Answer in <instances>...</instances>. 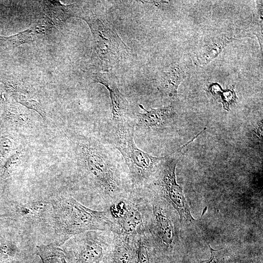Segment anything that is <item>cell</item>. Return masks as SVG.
I'll use <instances>...</instances> for the list:
<instances>
[{
	"label": "cell",
	"instance_id": "6da1fadb",
	"mask_svg": "<svg viewBox=\"0 0 263 263\" xmlns=\"http://www.w3.org/2000/svg\"><path fill=\"white\" fill-rule=\"evenodd\" d=\"M83 144L81 154L96 198L103 210L125 199L132 191L128 171L118 161L113 149L103 141Z\"/></svg>",
	"mask_w": 263,
	"mask_h": 263
},
{
	"label": "cell",
	"instance_id": "7a4b0ae2",
	"mask_svg": "<svg viewBox=\"0 0 263 263\" xmlns=\"http://www.w3.org/2000/svg\"><path fill=\"white\" fill-rule=\"evenodd\" d=\"M54 226L64 243L71 237L88 231H118V226L109 209L95 210L71 196H62L53 204Z\"/></svg>",
	"mask_w": 263,
	"mask_h": 263
},
{
	"label": "cell",
	"instance_id": "3957f363",
	"mask_svg": "<svg viewBox=\"0 0 263 263\" xmlns=\"http://www.w3.org/2000/svg\"><path fill=\"white\" fill-rule=\"evenodd\" d=\"M111 130V140L124 158L132 190L144 188L150 182L165 156H153L136 145L132 121L113 122Z\"/></svg>",
	"mask_w": 263,
	"mask_h": 263
},
{
	"label": "cell",
	"instance_id": "277c9868",
	"mask_svg": "<svg viewBox=\"0 0 263 263\" xmlns=\"http://www.w3.org/2000/svg\"><path fill=\"white\" fill-rule=\"evenodd\" d=\"M79 18L84 20L90 28L94 51L102 66L113 67L128 55V47L104 16L92 15Z\"/></svg>",
	"mask_w": 263,
	"mask_h": 263
},
{
	"label": "cell",
	"instance_id": "5b68a950",
	"mask_svg": "<svg viewBox=\"0 0 263 263\" xmlns=\"http://www.w3.org/2000/svg\"><path fill=\"white\" fill-rule=\"evenodd\" d=\"M178 160L176 156H166L146 188L157 191L177 211L181 221L192 222L195 220L190 212L183 187L176 181L175 169Z\"/></svg>",
	"mask_w": 263,
	"mask_h": 263
},
{
	"label": "cell",
	"instance_id": "8992f818",
	"mask_svg": "<svg viewBox=\"0 0 263 263\" xmlns=\"http://www.w3.org/2000/svg\"><path fill=\"white\" fill-rule=\"evenodd\" d=\"M68 240L70 263H99L108 250H113L114 234L110 231L92 230Z\"/></svg>",
	"mask_w": 263,
	"mask_h": 263
},
{
	"label": "cell",
	"instance_id": "52a82bcc",
	"mask_svg": "<svg viewBox=\"0 0 263 263\" xmlns=\"http://www.w3.org/2000/svg\"><path fill=\"white\" fill-rule=\"evenodd\" d=\"M124 201L125 208L122 216L114 220L118 228L117 232L136 235L147 231L148 202L144 191L132 190Z\"/></svg>",
	"mask_w": 263,
	"mask_h": 263
},
{
	"label": "cell",
	"instance_id": "ba28073f",
	"mask_svg": "<svg viewBox=\"0 0 263 263\" xmlns=\"http://www.w3.org/2000/svg\"><path fill=\"white\" fill-rule=\"evenodd\" d=\"M144 110L136 114L132 122L134 133L146 136L159 134L172 129L176 123L178 114L175 107L169 105L147 110L139 105Z\"/></svg>",
	"mask_w": 263,
	"mask_h": 263
},
{
	"label": "cell",
	"instance_id": "9c48e42d",
	"mask_svg": "<svg viewBox=\"0 0 263 263\" xmlns=\"http://www.w3.org/2000/svg\"><path fill=\"white\" fill-rule=\"evenodd\" d=\"M94 83H98L108 90L112 106L113 122L131 121V109L126 98L120 92L113 75L109 73L93 74Z\"/></svg>",
	"mask_w": 263,
	"mask_h": 263
},
{
	"label": "cell",
	"instance_id": "30bf717a",
	"mask_svg": "<svg viewBox=\"0 0 263 263\" xmlns=\"http://www.w3.org/2000/svg\"><path fill=\"white\" fill-rule=\"evenodd\" d=\"M41 2L43 12L56 25L63 24L71 17H78V8L76 3L64 5L56 0Z\"/></svg>",
	"mask_w": 263,
	"mask_h": 263
},
{
	"label": "cell",
	"instance_id": "8fae6325",
	"mask_svg": "<svg viewBox=\"0 0 263 263\" xmlns=\"http://www.w3.org/2000/svg\"><path fill=\"white\" fill-rule=\"evenodd\" d=\"M183 74L180 69L174 66L163 73L159 88L164 94L170 97L177 96L179 85L183 79Z\"/></svg>",
	"mask_w": 263,
	"mask_h": 263
},
{
	"label": "cell",
	"instance_id": "7c38bea8",
	"mask_svg": "<svg viewBox=\"0 0 263 263\" xmlns=\"http://www.w3.org/2000/svg\"><path fill=\"white\" fill-rule=\"evenodd\" d=\"M40 27L36 25L17 34L8 36H0V40L6 43L10 46L15 47L25 43H30L36 40L37 36L41 34Z\"/></svg>",
	"mask_w": 263,
	"mask_h": 263
},
{
	"label": "cell",
	"instance_id": "4fadbf2b",
	"mask_svg": "<svg viewBox=\"0 0 263 263\" xmlns=\"http://www.w3.org/2000/svg\"><path fill=\"white\" fill-rule=\"evenodd\" d=\"M37 253L43 263H67L64 252L54 245L37 246Z\"/></svg>",
	"mask_w": 263,
	"mask_h": 263
},
{
	"label": "cell",
	"instance_id": "5bb4252c",
	"mask_svg": "<svg viewBox=\"0 0 263 263\" xmlns=\"http://www.w3.org/2000/svg\"><path fill=\"white\" fill-rule=\"evenodd\" d=\"M210 256L209 259L203 260L199 263H225V259L222 249H214L208 244Z\"/></svg>",
	"mask_w": 263,
	"mask_h": 263
},
{
	"label": "cell",
	"instance_id": "9a60e30c",
	"mask_svg": "<svg viewBox=\"0 0 263 263\" xmlns=\"http://www.w3.org/2000/svg\"><path fill=\"white\" fill-rule=\"evenodd\" d=\"M19 102L26 107L36 111L43 119H45L46 116L45 111L41 104L37 101L34 100H21Z\"/></svg>",
	"mask_w": 263,
	"mask_h": 263
},
{
	"label": "cell",
	"instance_id": "2e32d148",
	"mask_svg": "<svg viewBox=\"0 0 263 263\" xmlns=\"http://www.w3.org/2000/svg\"><path fill=\"white\" fill-rule=\"evenodd\" d=\"M15 249L6 244H4L0 247V263H4L8 261L15 254Z\"/></svg>",
	"mask_w": 263,
	"mask_h": 263
},
{
	"label": "cell",
	"instance_id": "e0dca14e",
	"mask_svg": "<svg viewBox=\"0 0 263 263\" xmlns=\"http://www.w3.org/2000/svg\"><path fill=\"white\" fill-rule=\"evenodd\" d=\"M258 263L257 262H253V261H252V262H249V263Z\"/></svg>",
	"mask_w": 263,
	"mask_h": 263
}]
</instances>
